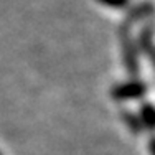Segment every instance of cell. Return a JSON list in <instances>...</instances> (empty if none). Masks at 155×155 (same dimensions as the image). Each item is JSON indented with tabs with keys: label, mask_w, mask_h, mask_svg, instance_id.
<instances>
[{
	"label": "cell",
	"mask_w": 155,
	"mask_h": 155,
	"mask_svg": "<svg viewBox=\"0 0 155 155\" xmlns=\"http://www.w3.org/2000/svg\"><path fill=\"white\" fill-rule=\"evenodd\" d=\"M101 2L107 3V5H112V7H120L125 3V0H101Z\"/></svg>",
	"instance_id": "6da1fadb"
}]
</instances>
